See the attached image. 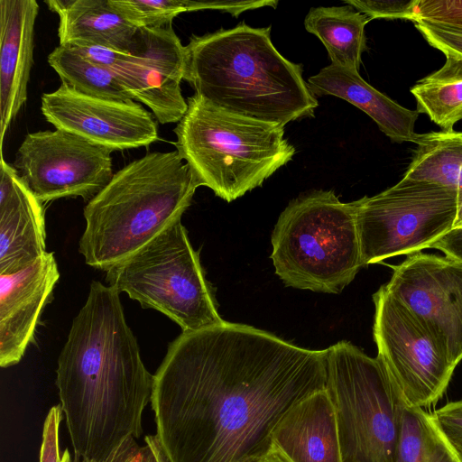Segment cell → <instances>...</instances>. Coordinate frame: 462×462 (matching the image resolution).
<instances>
[{
    "mask_svg": "<svg viewBox=\"0 0 462 462\" xmlns=\"http://www.w3.org/2000/svg\"><path fill=\"white\" fill-rule=\"evenodd\" d=\"M327 357L245 324L182 331L151 399L169 462H260L288 411L326 389Z\"/></svg>",
    "mask_w": 462,
    "mask_h": 462,
    "instance_id": "6da1fadb",
    "label": "cell"
},
{
    "mask_svg": "<svg viewBox=\"0 0 462 462\" xmlns=\"http://www.w3.org/2000/svg\"><path fill=\"white\" fill-rule=\"evenodd\" d=\"M56 374L74 455L100 460L127 438H140L154 376L141 358L116 289L91 282Z\"/></svg>",
    "mask_w": 462,
    "mask_h": 462,
    "instance_id": "7a4b0ae2",
    "label": "cell"
},
{
    "mask_svg": "<svg viewBox=\"0 0 462 462\" xmlns=\"http://www.w3.org/2000/svg\"><path fill=\"white\" fill-rule=\"evenodd\" d=\"M185 47L184 79L210 105L283 127L314 116L319 103L302 77V67L273 46L271 26L242 23L192 35Z\"/></svg>",
    "mask_w": 462,
    "mask_h": 462,
    "instance_id": "3957f363",
    "label": "cell"
},
{
    "mask_svg": "<svg viewBox=\"0 0 462 462\" xmlns=\"http://www.w3.org/2000/svg\"><path fill=\"white\" fill-rule=\"evenodd\" d=\"M200 184L177 151L153 152L114 173L84 208L85 263L108 271L181 219Z\"/></svg>",
    "mask_w": 462,
    "mask_h": 462,
    "instance_id": "277c9868",
    "label": "cell"
},
{
    "mask_svg": "<svg viewBox=\"0 0 462 462\" xmlns=\"http://www.w3.org/2000/svg\"><path fill=\"white\" fill-rule=\"evenodd\" d=\"M177 124L176 151L200 186L231 202L292 160L284 127L219 109L196 94Z\"/></svg>",
    "mask_w": 462,
    "mask_h": 462,
    "instance_id": "5b68a950",
    "label": "cell"
},
{
    "mask_svg": "<svg viewBox=\"0 0 462 462\" xmlns=\"http://www.w3.org/2000/svg\"><path fill=\"white\" fill-rule=\"evenodd\" d=\"M275 273L286 286L339 293L363 267L356 202L333 190L291 200L272 234Z\"/></svg>",
    "mask_w": 462,
    "mask_h": 462,
    "instance_id": "8992f818",
    "label": "cell"
},
{
    "mask_svg": "<svg viewBox=\"0 0 462 462\" xmlns=\"http://www.w3.org/2000/svg\"><path fill=\"white\" fill-rule=\"evenodd\" d=\"M326 389L343 462H393L405 402L381 360L347 341L328 348Z\"/></svg>",
    "mask_w": 462,
    "mask_h": 462,
    "instance_id": "52a82bcc",
    "label": "cell"
},
{
    "mask_svg": "<svg viewBox=\"0 0 462 462\" xmlns=\"http://www.w3.org/2000/svg\"><path fill=\"white\" fill-rule=\"evenodd\" d=\"M106 282L143 308L166 315L182 331L226 322L217 310L199 254L193 249L181 219L106 271Z\"/></svg>",
    "mask_w": 462,
    "mask_h": 462,
    "instance_id": "ba28073f",
    "label": "cell"
},
{
    "mask_svg": "<svg viewBox=\"0 0 462 462\" xmlns=\"http://www.w3.org/2000/svg\"><path fill=\"white\" fill-rule=\"evenodd\" d=\"M356 202L363 266L430 248L454 226L457 192L402 178L394 186Z\"/></svg>",
    "mask_w": 462,
    "mask_h": 462,
    "instance_id": "9c48e42d",
    "label": "cell"
},
{
    "mask_svg": "<svg viewBox=\"0 0 462 462\" xmlns=\"http://www.w3.org/2000/svg\"><path fill=\"white\" fill-rule=\"evenodd\" d=\"M377 357L405 403L424 409L446 392L456 366L439 338L384 285L373 295Z\"/></svg>",
    "mask_w": 462,
    "mask_h": 462,
    "instance_id": "30bf717a",
    "label": "cell"
},
{
    "mask_svg": "<svg viewBox=\"0 0 462 462\" xmlns=\"http://www.w3.org/2000/svg\"><path fill=\"white\" fill-rule=\"evenodd\" d=\"M111 151L69 132L28 134L13 167L42 202L69 197L91 200L111 180Z\"/></svg>",
    "mask_w": 462,
    "mask_h": 462,
    "instance_id": "8fae6325",
    "label": "cell"
},
{
    "mask_svg": "<svg viewBox=\"0 0 462 462\" xmlns=\"http://www.w3.org/2000/svg\"><path fill=\"white\" fill-rule=\"evenodd\" d=\"M393 271L387 291L431 330L457 366L462 360V263L415 253Z\"/></svg>",
    "mask_w": 462,
    "mask_h": 462,
    "instance_id": "7c38bea8",
    "label": "cell"
},
{
    "mask_svg": "<svg viewBox=\"0 0 462 462\" xmlns=\"http://www.w3.org/2000/svg\"><path fill=\"white\" fill-rule=\"evenodd\" d=\"M41 110L56 129L111 151L148 146L159 138L153 117L140 104L85 96L64 83L42 96Z\"/></svg>",
    "mask_w": 462,
    "mask_h": 462,
    "instance_id": "4fadbf2b",
    "label": "cell"
},
{
    "mask_svg": "<svg viewBox=\"0 0 462 462\" xmlns=\"http://www.w3.org/2000/svg\"><path fill=\"white\" fill-rule=\"evenodd\" d=\"M186 47L172 24L142 28L139 45L111 69L126 92L152 111L159 123H179L188 109L180 83L186 71Z\"/></svg>",
    "mask_w": 462,
    "mask_h": 462,
    "instance_id": "5bb4252c",
    "label": "cell"
},
{
    "mask_svg": "<svg viewBox=\"0 0 462 462\" xmlns=\"http://www.w3.org/2000/svg\"><path fill=\"white\" fill-rule=\"evenodd\" d=\"M60 278L53 253L0 274V365L19 363L33 341L39 317Z\"/></svg>",
    "mask_w": 462,
    "mask_h": 462,
    "instance_id": "9a60e30c",
    "label": "cell"
},
{
    "mask_svg": "<svg viewBox=\"0 0 462 462\" xmlns=\"http://www.w3.org/2000/svg\"><path fill=\"white\" fill-rule=\"evenodd\" d=\"M42 203L1 156L0 274L13 273L46 253Z\"/></svg>",
    "mask_w": 462,
    "mask_h": 462,
    "instance_id": "2e32d148",
    "label": "cell"
},
{
    "mask_svg": "<svg viewBox=\"0 0 462 462\" xmlns=\"http://www.w3.org/2000/svg\"><path fill=\"white\" fill-rule=\"evenodd\" d=\"M35 0H0V138L27 98L33 64Z\"/></svg>",
    "mask_w": 462,
    "mask_h": 462,
    "instance_id": "e0dca14e",
    "label": "cell"
},
{
    "mask_svg": "<svg viewBox=\"0 0 462 462\" xmlns=\"http://www.w3.org/2000/svg\"><path fill=\"white\" fill-rule=\"evenodd\" d=\"M273 448L287 462H343L335 410L327 389L288 411L273 431Z\"/></svg>",
    "mask_w": 462,
    "mask_h": 462,
    "instance_id": "ac0fdd59",
    "label": "cell"
},
{
    "mask_svg": "<svg viewBox=\"0 0 462 462\" xmlns=\"http://www.w3.org/2000/svg\"><path fill=\"white\" fill-rule=\"evenodd\" d=\"M313 96H334L369 116L393 142H414L417 110H410L369 85L356 70L330 64L307 80Z\"/></svg>",
    "mask_w": 462,
    "mask_h": 462,
    "instance_id": "d6986e66",
    "label": "cell"
},
{
    "mask_svg": "<svg viewBox=\"0 0 462 462\" xmlns=\"http://www.w3.org/2000/svg\"><path fill=\"white\" fill-rule=\"evenodd\" d=\"M49 9L60 18V45L102 46L133 54L139 32L120 14L109 0H48Z\"/></svg>",
    "mask_w": 462,
    "mask_h": 462,
    "instance_id": "ffe728a7",
    "label": "cell"
},
{
    "mask_svg": "<svg viewBox=\"0 0 462 462\" xmlns=\"http://www.w3.org/2000/svg\"><path fill=\"white\" fill-rule=\"evenodd\" d=\"M370 21L347 5L319 6L310 10L304 26L323 43L331 64L359 71L362 54L367 50L365 27Z\"/></svg>",
    "mask_w": 462,
    "mask_h": 462,
    "instance_id": "44dd1931",
    "label": "cell"
},
{
    "mask_svg": "<svg viewBox=\"0 0 462 462\" xmlns=\"http://www.w3.org/2000/svg\"><path fill=\"white\" fill-rule=\"evenodd\" d=\"M413 143L417 147L402 178L462 192V132L417 134Z\"/></svg>",
    "mask_w": 462,
    "mask_h": 462,
    "instance_id": "7402d4cb",
    "label": "cell"
},
{
    "mask_svg": "<svg viewBox=\"0 0 462 462\" xmlns=\"http://www.w3.org/2000/svg\"><path fill=\"white\" fill-rule=\"evenodd\" d=\"M416 110L426 114L444 131H453L462 119V58L446 56L444 65L411 88Z\"/></svg>",
    "mask_w": 462,
    "mask_h": 462,
    "instance_id": "603a6c76",
    "label": "cell"
},
{
    "mask_svg": "<svg viewBox=\"0 0 462 462\" xmlns=\"http://www.w3.org/2000/svg\"><path fill=\"white\" fill-rule=\"evenodd\" d=\"M393 462H462V456L444 437L431 413L405 403Z\"/></svg>",
    "mask_w": 462,
    "mask_h": 462,
    "instance_id": "cb8c5ba5",
    "label": "cell"
},
{
    "mask_svg": "<svg viewBox=\"0 0 462 462\" xmlns=\"http://www.w3.org/2000/svg\"><path fill=\"white\" fill-rule=\"evenodd\" d=\"M49 65L61 83L92 97L116 101H134L115 74L88 60L69 46L59 45L48 56Z\"/></svg>",
    "mask_w": 462,
    "mask_h": 462,
    "instance_id": "d4e9b609",
    "label": "cell"
},
{
    "mask_svg": "<svg viewBox=\"0 0 462 462\" xmlns=\"http://www.w3.org/2000/svg\"><path fill=\"white\" fill-rule=\"evenodd\" d=\"M111 5L138 29L172 24L183 12L206 10L204 1L191 0H109Z\"/></svg>",
    "mask_w": 462,
    "mask_h": 462,
    "instance_id": "484cf974",
    "label": "cell"
},
{
    "mask_svg": "<svg viewBox=\"0 0 462 462\" xmlns=\"http://www.w3.org/2000/svg\"><path fill=\"white\" fill-rule=\"evenodd\" d=\"M414 20L462 29V0H416Z\"/></svg>",
    "mask_w": 462,
    "mask_h": 462,
    "instance_id": "4316f807",
    "label": "cell"
},
{
    "mask_svg": "<svg viewBox=\"0 0 462 462\" xmlns=\"http://www.w3.org/2000/svg\"><path fill=\"white\" fill-rule=\"evenodd\" d=\"M412 23L430 46L445 56L462 58V29L421 20H414Z\"/></svg>",
    "mask_w": 462,
    "mask_h": 462,
    "instance_id": "83f0119b",
    "label": "cell"
},
{
    "mask_svg": "<svg viewBox=\"0 0 462 462\" xmlns=\"http://www.w3.org/2000/svg\"><path fill=\"white\" fill-rule=\"evenodd\" d=\"M344 3L365 14L370 20L386 18L412 21L416 0H347Z\"/></svg>",
    "mask_w": 462,
    "mask_h": 462,
    "instance_id": "f1b7e54d",
    "label": "cell"
},
{
    "mask_svg": "<svg viewBox=\"0 0 462 462\" xmlns=\"http://www.w3.org/2000/svg\"><path fill=\"white\" fill-rule=\"evenodd\" d=\"M64 462H157L148 445H140L136 439L129 437L116 448L107 457L100 460H88L69 454L68 449L62 454Z\"/></svg>",
    "mask_w": 462,
    "mask_h": 462,
    "instance_id": "f546056e",
    "label": "cell"
},
{
    "mask_svg": "<svg viewBox=\"0 0 462 462\" xmlns=\"http://www.w3.org/2000/svg\"><path fill=\"white\" fill-rule=\"evenodd\" d=\"M431 414L444 437L462 456V400L449 402Z\"/></svg>",
    "mask_w": 462,
    "mask_h": 462,
    "instance_id": "4dcf8cb0",
    "label": "cell"
},
{
    "mask_svg": "<svg viewBox=\"0 0 462 462\" xmlns=\"http://www.w3.org/2000/svg\"><path fill=\"white\" fill-rule=\"evenodd\" d=\"M63 418L60 405L49 411L43 424L42 440L40 450V462H64L60 452L59 431Z\"/></svg>",
    "mask_w": 462,
    "mask_h": 462,
    "instance_id": "1f68e13d",
    "label": "cell"
},
{
    "mask_svg": "<svg viewBox=\"0 0 462 462\" xmlns=\"http://www.w3.org/2000/svg\"><path fill=\"white\" fill-rule=\"evenodd\" d=\"M88 60L111 70L125 54L102 46H69Z\"/></svg>",
    "mask_w": 462,
    "mask_h": 462,
    "instance_id": "d6a6232c",
    "label": "cell"
},
{
    "mask_svg": "<svg viewBox=\"0 0 462 462\" xmlns=\"http://www.w3.org/2000/svg\"><path fill=\"white\" fill-rule=\"evenodd\" d=\"M430 248L440 250L448 258L462 263V226H453L434 242Z\"/></svg>",
    "mask_w": 462,
    "mask_h": 462,
    "instance_id": "836d02e7",
    "label": "cell"
},
{
    "mask_svg": "<svg viewBox=\"0 0 462 462\" xmlns=\"http://www.w3.org/2000/svg\"><path fill=\"white\" fill-rule=\"evenodd\" d=\"M145 444L152 450L157 462H169L156 435H148L144 439Z\"/></svg>",
    "mask_w": 462,
    "mask_h": 462,
    "instance_id": "e575fe53",
    "label": "cell"
},
{
    "mask_svg": "<svg viewBox=\"0 0 462 462\" xmlns=\"http://www.w3.org/2000/svg\"><path fill=\"white\" fill-rule=\"evenodd\" d=\"M260 462H287L280 453L273 448L269 454Z\"/></svg>",
    "mask_w": 462,
    "mask_h": 462,
    "instance_id": "d590c367",
    "label": "cell"
},
{
    "mask_svg": "<svg viewBox=\"0 0 462 462\" xmlns=\"http://www.w3.org/2000/svg\"><path fill=\"white\" fill-rule=\"evenodd\" d=\"M454 226H462V192L457 193V210Z\"/></svg>",
    "mask_w": 462,
    "mask_h": 462,
    "instance_id": "8d00e7d4",
    "label": "cell"
}]
</instances>
